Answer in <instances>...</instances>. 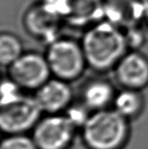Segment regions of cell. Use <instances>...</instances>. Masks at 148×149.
I'll use <instances>...</instances> for the list:
<instances>
[{"label": "cell", "instance_id": "cell-1", "mask_svg": "<svg viewBox=\"0 0 148 149\" xmlns=\"http://www.w3.org/2000/svg\"><path fill=\"white\" fill-rule=\"evenodd\" d=\"M80 44L88 66L98 72L114 69L128 52L124 30L107 20L87 27Z\"/></svg>", "mask_w": 148, "mask_h": 149}, {"label": "cell", "instance_id": "cell-2", "mask_svg": "<svg viewBox=\"0 0 148 149\" xmlns=\"http://www.w3.org/2000/svg\"><path fill=\"white\" fill-rule=\"evenodd\" d=\"M42 114L34 95L23 93L9 78L0 82V128L4 134H28Z\"/></svg>", "mask_w": 148, "mask_h": 149}, {"label": "cell", "instance_id": "cell-3", "mask_svg": "<svg viewBox=\"0 0 148 149\" xmlns=\"http://www.w3.org/2000/svg\"><path fill=\"white\" fill-rule=\"evenodd\" d=\"M129 121L107 109L92 112L80 129L83 142L89 149H121L129 136Z\"/></svg>", "mask_w": 148, "mask_h": 149}, {"label": "cell", "instance_id": "cell-4", "mask_svg": "<svg viewBox=\"0 0 148 149\" xmlns=\"http://www.w3.org/2000/svg\"><path fill=\"white\" fill-rule=\"evenodd\" d=\"M44 55L52 76L67 82L79 78L88 66L81 44L70 38H57L47 45Z\"/></svg>", "mask_w": 148, "mask_h": 149}, {"label": "cell", "instance_id": "cell-5", "mask_svg": "<svg viewBox=\"0 0 148 149\" xmlns=\"http://www.w3.org/2000/svg\"><path fill=\"white\" fill-rule=\"evenodd\" d=\"M8 69V77L23 92L35 93L52 77L45 55L24 52Z\"/></svg>", "mask_w": 148, "mask_h": 149}, {"label": "cell", "instance_id": "cell-6", "mask_svg": "<svg viewBox=\"0 0 148 149\" xmlns=\"http://www.w3.org/2000/svg\"><path fill=\"white\" fill-rule=\"evenodd\" d=\"M79 130L64 113L45 114L31 131L38 149H69Z\"/></svg>", "mask_w": 148, "mask_h": 149}, {"label": "cell", "instance_id": "cell-7", "mask_svg": "<svg viewBox=\"0 0 148 149\" xmlns=\"http://www.w3.org/2000/svg\"><path fill=\"white\" fill-rule=\"evenodd\" d=\"M63 24L45 0L31 5L23 16V26L26 33L47 45L60 37V26Z\"/></svg>", "mask_w": 148, "mask_h": 149}, {"label": "cell", "instance_id": "cell-8", "mask_svg": "<svg viewBox=\"0 0 148 149\" xmlns=\"http://www.w3.org/2000/svg\"><path fill=\"white\" fill-rule=\"evenodd\" d=\"M64 24L89 27L104 20V0H45Z\"/></svg>", "mask_w": 148, "mask_h": 149}, {"label": "cell", "instance_id": "cell-9", "mask_svg": "<svg viewBox=\"0 0 148 149\" xmlns=\"http://www.w3.org/2000/svg\"><path fill=\"white\" fill-rule=\"evenodd\" d=\"M34 97L44 114L64 113L73 104V90L70 82L51 77L34 93Z\"/></svg>", "mask_w": 148, "mask_h": 149}, {"label": "cell", "instance_id": "cell-10", "mask_svg": "<svg viewBox=\"0 0 148 149\" xmlns=\"http://www.w3.org/2000/svg\"><path fill=\"white\" fill-rule=\"evenodd\" d=\"M148 2L142 0H104V20L126 30L145 22Z\"/></svg>", "mask_w": 148, "mask_h": 149}, {"label": "cell", "instance_id": "cell-11", "mask_svg": "<svg viewBox=\"0 0 148 149\" xmlns=\"http://www.w3.org/2000/svg\"><path fill=\"white\" fill-rule=\"evenodd\" d=\"M114 71L124 88L142 91L148 86V58L137 51L127 52L115 66Z\"/></svg>", "mask_w": 148, "mask_h": 149}, {"label": "cell", "instance_id": "cell-12", "mask_svg": "<svg viewBox=\"0 0 148 149\" xmlns=\"http://www.w3.org/2000/svg\"><path fill=\"white\" fill-rule=\"evenodd\" d=\"M115 95V90L110 82L103 79H95L85 85L81 102L92 112L103 111L112 106Z\"/></svg>", "mask_w": 148, "mask_h": 149}, {"label": "cell", "instance_id": "cell-13", "mask_svg": "<svg viewBox=\"0 0 148 149\" xmlns=\"http://www.w3.org/2000/svg\"><path fill=\"white\" fill-rule=\"evenodd\" d=\"M112 109L128 121L141 114L145 107V99L141 91L124 88L116 93Z\"/></svg>", "mask_w": 148, "mask_h": 149}, {"label": "cell", "instance_id": "cell-14", "mask_svg": "<svg viewBox=\"0 0 148 149\" xmlns=\"http://www.w3.org/2000/svg\"><path fill=\"white\" fill-rule=\"evenodd\" d=\"M21 39L10 31H0V66L8 68L24 53Z\"/></svg>", "mask_w": 148, "mask_h": 149}, {"label": "cell", "instance_id": "cell-15", "mask_svg": "<svg viewBox=\"0 0 148 149\" xmlns=\"http://www.w3.org/2000/svg\"><path fill=\"white\" fill-rule=\"evenodd\" d=\"M0 149H38L32 137L28 134L5 135L0 142Z\"/></svg>", "mask_w": 148, "mask_h": 149}, {"label": "cell", "instance_id": "cell-16", "mask_svg": "<svg viewBox=\"0 0 148 149\" xmlns=\"http://www.w3.org/2000/svg\"><path fill=\"white\" fill-rule=\"evenodd\" d=\"M92 111L85 106L82 102L80 104H72L66 109L64 114L69 118V120L74 124L77 129H81L85 123L87 122Z\"/></svg>", "mask_w": 148, "mask_h": 149}, {"label": "cell", "instance_id": "cell-17", "mask_svg": "<svg viewBox=\"0 0 148 149\" xmlns=\"http://www.w3.org/2000/svg\"><path fill=\"white\" fill-rule=\"evenodd\" d=\"M124 35H126V40L128 48L136 49L140 47L142 45V42H145V36H143L142 30L138 26L126 29L124 30Z\"/></svg>", "mask_w": 148, "mask_h": 149}, {"label": "cell", "instance_id": "cell-18", "mask_svg": "<svg viewBox=\"0 0 148 149\" xmlns=\"http://www.w3.org/2000/svg\"><path fill=\"white\" fill-rule=\"evenodd\" d=\"M145 22L148 26V4H147V8H146V13H145Z\"/></svg>", "mask_w": 148, "mask_h": 149}, {"label": "cell", "instance_id": "cell-19", "mask_svg": "<svg viewBox=\"0 0 148 149\" xmlns=\"http://www.w3.org/2000/svg\"><path fill=\"white\" fill-rule=\"evenodd\" d=\"M4 135H5V134H4V132L2 131V129L0 128V142H1V140L4 138Z\"/></svg>", "mask_w": 148, "mask_h": 149}, {"label": "cell", "instance_id": "cell-20", "mask_svg": "<svg viewBox=\"0 0 148 149\" xmlns=\"http://www.w3.org/2000/svg\"><path fill=\"white\" fill-rule=\"evenodd\" d=\"M2 68L3 67H1V66H0V82L3 80V77H2Z\"/></svg>", "mask_w": 148, "mask_h": 149}, {"label": "cell", "instance_id": "cell-21", "mask_svg": "<svg viewBox=\"0 0 148 149\" xmlns=\"http://www.w3.org/2000/svg\"><path fill=\"white\" fill-rule=\"evenodd\" d=\"M142 1H145V2H148V0H142Z\"/></svg>", "mask_w": 148, "mask_h": 149}]
</instances>
